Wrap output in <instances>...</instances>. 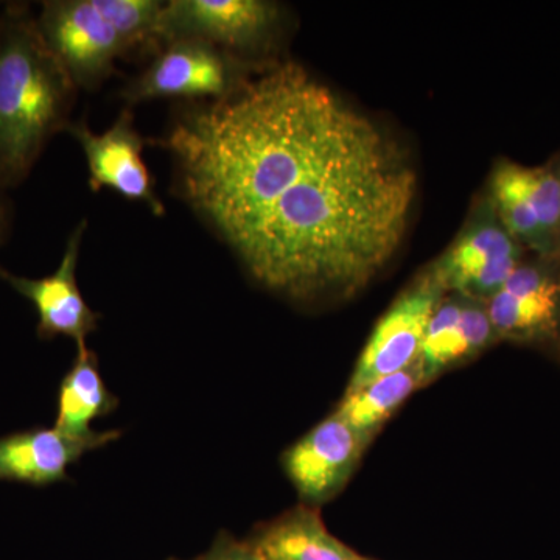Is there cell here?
<instances>
[{
	"instance_id": "6da1fadb",
	"label": "cell",
	"mask_w": 560,
	"mask_h": 560,
	"mask_svg": "<svg viewBox=\"0 0 560 560\" xmlns=\"http://www.w3.org/2000/svg\"><path fill=\"white\" fill-rule=\"evenodd\" d=\"M164 147L187 205L272 293L348 300L404 243L418 194L410 158L296 62L186 110Z\"/></svg>"
},
{
	"instance_id": "7a4b0ae2",
	"label": "cell",
	"mask_w": 560,
	"mask_h": 560,
	"mask_svg": "<svg viewBox=\"0 0 560 560\" xmlns=\"http://www.w3.org/2000/svg\"><path fill=\"white\" fill-rule=\"evenodd\" d=\"M77 86L25 5L0 14V184L18 186L58 131L68 130Z\"/></svg>"
},
{
	"instance_id": "3957f363",
	"label": "cell",
	"mask_w": 560,
	"mask_h": 560,
	"mask_svg": "<svg viewBox=\"0 0 560 560\" xmlns=\"http://www.w3.org/2000/svg\"><path fill=\"white\" fill-rule=\"evenodd\" d=\"M158 0H50L36 25L77 88L95 90L125 55L158 43Z\"/></svg>"
},
{
	"instance_id": "277c9868",
	"label": "cell",
	"mask_w": 560,
	"mask_h": 560,
	"mask_svg": "<svg viewBox=\"0 0 560 560\" xmlns=\"http://www.w3.org/2000/svg\"><path fill=\"white\" fill-rule=\"evenodd\" d=\"M250 73L230 51L200 39L164 43L142 75L132 81L124 98L131 105L156 98L221 101Z\"/></svg>"
},
{
	"instance_id": "5b68a950",
	"label": "cell",
	"mask_w": 560,
	"mask_h": 560,
	"mask_svg": "<svg viewBox=\"0 0 560 560\" xmlns=\"http://www.w3.org/2000/svg\"><path fill=\"white\" fill-rule=\"evenodd\" d=\"M278 22V5L264 0H172L162 5L156 36L161 44L200 39L232 54L259 49Z\"/></svg>"
},
{
	"instance_id": "8992f818",
	"label": "cell",
	"mask_w": 560,
	"mask_h": 560,
	"mask_svg": "<svg viewBox=\"0 0 560 560\" xmlns=\"http://www.w3.org/2000/svg\"><path fill=\"white\" fill-rule=\"evenodd\" d=\"M521 245L504 230L489 201L429 272L444 293L489 301L521 265Z\"/></svg>"
},
{
	"instance_id": "52a82bcc",
	"label": "cell",
	"mask_w": 560,
	"mask_h": 560,
	"mask_svg": "<svg viewBox=\"0 0 560 560\" xmlns=\"http://www.w3.org/2000/svg\"><path fill=\"white\" fill-rule=\"evenodd\" d=\"M442 294L444 291L427 272L394 301L375 324L346 394L355 393L419 360L431 316L440 307Z\"/></svg>"
},
{
	"instance_id": "ba28073f",
	"label": "cell",
	"mask_w": 560,
	"mask_h": 560,
	"mask_svg": "<svg viewBox=\"0 0 560 560\" xmlns=\"http://www.w3.org/2000/svg\"><path fill=\"white\" fill-rule=\"evenodd\" d=\"M371 440L334 412L291 445L283 455V469L302 500L323 503L348 482Z\"/></svg>"
},
{
	"instance_id": "9c48e42d",
	"label": "cell",
	"mask_w": 560,
	"mask_h": 560,
	"mask_svg": "<svg viewBox=\"0 0 560 560\" xmlns=\"http://www.w3.org/2000/svg\"><path fill=\"white\" fill-rule=\"evenodd\" d=\"M66 131L83 149L92 190L108 187L127 200L145 202L154 215H164V205L156 197L149 167L142 160L145 140L136 130L130 109L121 110L113 127L103 135H95L83 120L70 124Z\"/></svg>"
},
{
	"instance_id": "30bf717a",
	"label": "cell",
	"mask_w": 560,
	"mask_h": 560,
	"mask_svg": "<svg viewBox=\"0 0 560 560\" xmlns=\"http://www.w3.org/2000/svg\"><path fill=\"white\" fill-rule=\"evenodd\" d=\"M86 220L70 234L65 256L54 275L40 279L22 278L0 268V279L27 298L38 312L40 338L58 335L72 338L77 346L86 345V338L97 330L98 313L92 311L77 282L80 245L86 231Z\"/></svg>"
},
{
	"instance_id": "8fae6325",
	"label": "cell",
	"mask_w": 560,
	"mask_h": 560,
	"mask_svg": "<svg viewBox=\"0 0 560 560\" xmlns=\"http://www.w3.org/2000/svg\"><path fill=\"white\" fill-rule=\"evenodd\" d=\"M120 431L73 438L58 429H36L0 438V480L46 486L68 478L84 453L119 440Z\"/></svg>"
},
{
	"instance_id": "7c38bea8",
	"label": "cell",
	"mask_w": 560,
	"mask_h": 560,
	"mask_svg": "<svg viewBox=\"0 0 560 560\" xmlns=\"http://www.w3.org/2000/svg\"><path fill=\"white\" fill-rule=\"evenodd\" d=\"M560 287L540 268L518 265L489 300L488 315L497 335L536 337L551 330L558 312Z\"/></svg>"
},
{
	"instance_id": "4fadbf2b",
	"label": "cell",
	"mask_w": 560,
	"mask_h": 560,
	"mask_svg": "<svg viewBox=\"0 0 560 560\" xmlns=\"http://www.w3.org/2000/svg\"><path fill=\"white\" fill-rule=\"evenodd\" d=\"M254 545L265 560H364L331 536L318 512L305 506L272 522Z\"/></svg>"
},
{
	"instance_id": "5bb4252c",
	"label": "cell",
	"mask_w": 560,
	"mask_h": 560,
	"mask_svg": "<svg viewBox=\"0 0 560 560\" xmlns=\"http://www.w3.org/2000/svg\"><path fill=\"white\" fill-rule=\"evenodd\" d=\"M119 400L109 393L98 359L86 345L77 346V359L60 386L55 429L73 438L95 433L91 422L116 410Z\"/></svg>"
},
{
	"instance_id": "9a60e30c",
	"label": "cell",
	"mask_w": 560,
	"mask_h": 560,
	"mask_svg": "<svg viewBox=\"0 0 560 560\" xmlns=\"http://www.w3.org/2000/svg\"><path fill=\"white\" fill-rule=\"evenodd\" d=\"M423 383L427 381L419 359L405 370L346 394L335 415L360 433L374 436L382 423Z\"/></svg>"
},
{
	"instance_id": "2e32d148",
	"label": "cell",
	"mask_w": 560,
	"mask_h": 560,
	"mask_svg": "<svg viewBox=\"0 0 560 560\" xmlns=\"http://www.w3.org/2000/svg\"><path fill=\"white\" fill-rule=\"evenodd\" d=\"M490 194L497 217L518 245H526L545 257L556 256L523 189L521 165L500 162L493 171Z\"/></svg>"
},
{
	"instance_id": "e0dca14e",
	"label": "cell",
	"mask_w": 560,
	"mask_h": 560,
	"mask_svg": "<svg viewBox=\"0 0 560 560\" xmlns=\"http://www.w3.org/2000/svg\"><path fill=\"white\" fill-rule=\"evenodd\" d=\"M474 353L463 323V302L440 304L431 316L419 357L425 381L430 382L445 368Z\"/></svg>"
},
{
	"instance_id": "ac0fdd59",
	"label": "cell",
	"mask_w": 560,
	"mask_h": 560,
	"mask_svg": "<svg viewBox=\"0 0 560 560\" xmlns=\"http://www.w3.org/2000/svg\"><path fill=\"white\" fill-rule=\"evenodd\" d=\"M523 189L541 230L556 254L560 253V175L544 167L521 165Z\"/></svg>"
},
{
	"instance_id": "d6986e66",
	"label": "cell",
	"mask_w": 560,
	"mask_h": 560,
	"mask_svg": "<svg viewBox=\"0 0 560 560\" xmlns=\"http://www.w3.org/2000/svg\"><path fill=\"white\" fill-rule=\"evenodd\" d=\"M198 560H265L254 544L221 540L213 550Z\"/></svg>"
},
{
	"instance_id": "ffe728a7",
	"label": "cell",
	"mask_w": 560,
	"mask_h": 560,
	"mask_svg": "<svg viewBox=\"0 0 560 560\" xmlns=\"http://www.w3.org/2000/svg\"><path fill=\"white\" fill-rule=\"evenodd\" d=\"M11 224V212L9 198L5 195V187L0 184V246L9 235Z\"/></svg>"
},
{
	"instance_id": "44dd1931",
	"label": "cell",
	"mask_w": 560,
	"mask_h": 560,
	"mask_svg": "<svg viewBox=\"0 0 560 560\" xmlns=\"http://www.w3.org/2000/svg\"><path fill=\"white\" fill-rule=\"evenodd\" d=\"M364 560H370V559H364Z\"/></svg>"
}]
</instances>
